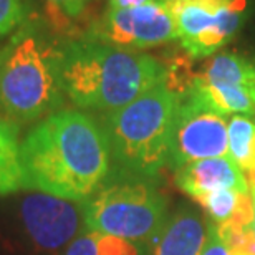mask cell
I'll return each mask as SVG.
<instances>
[{"mask_svg": "<svg viewBox=\"0 0 255 255\" xmlns=\"http://www.w3.org/2000/svg\"><path fill=\"white\" fill-rule=\"evenodd\" d=\"M196 80L211 85L255 83V63L232 53H219L209 60Z\"/></svg>", "mask_w": 255, "mask_h": 255, "instance_id": "obj_13", "label": "cell"}, {"mask_svg": "<svg viewBox=\"0 0 255 255\" xmlns=\"http://www.w3.org/2000/svg\"><path fill=\"white\" fill-rule=\"evenodd\" d=\"M201 255H234L227 249L226 244L222 242V239L219 237L216 224L212 221H209V224H207V241H206V246H204Z\"/></svg>", "mask_w": 255, "mask_h": 255, "instance_id": "obj_20", "label": "cell"}, {"mask_svg": "<svg viewBox=\"0 0 255 255\" xmlns=\"http://www.w3.org/2000/svg\"><path fill=\"white\" fill-rule=\"evenodd\" d=\"M167 201L151 181L137 177L106 182L85 201L86 231L149 246L167 221Z\"/></svg>", "mask_w": 255, "mask_h": 255, "instance_id": "obj_5", "label": "cell"}, {"mask_svg": "<svg viewBox=\"0 0 255 255\" xmlns=\"http://www.w3.org/2000/svg\"><path fill=\"white\" fill-rule=\"evenodd\" d=\"M229 156L227 120L214 113L187 93L179 101L174 118L167 166L172 171L194 161Z\"/></svg>", "mask_w": 255, "mask_h": 255, "instance_id": "obj_8", "label": "cell"}, {"mask_svg": "<svg viewBox=\"0 0 255 255\" xmlns=\"http://www.w3.org/2000/svg\"><path fill=\"white\" fill-rule=\"evenodd\" d=\"M23 191L85 202L113 169L100 123L80 110H58L38 121L20 144Z\"/></svg>", "mask_w": 255, "mask_h": 255, "instance_id": "obj_1", "label": "cell"}, {"mask_svg": "<svg viewBox=\"0 0 255 255\" xmlns=\"http://www.w3.org/2000/svg\"><path fill=\"white\" fill-rule=\"evenodd\" d=\"M30 0H0V37L15 32L30 17Z\"/></svg>", "mask_w": 255, "mask_h": 255, "instance_id": "obj_19", "label": "cell"}, {"mask_svg": "<svg viewBox=\"0 0 255 255\" xmlns=\"http://www.w3.org/2000/svg\"><path fill=\"white\" fill-rule=\"evenodd\" d=\"M93 0H45L50 25L55 32H66V28L80 20Z\"/></svg>", "mask_w": 255, "mask_h": 255, "instance_id": "obj_16", "label": "cell"}, {"mask_svg": "<svg viewBox=\"0 0 255 255\" xmlns=\"http://www.w3.org/2000/svg\"><path fill=\"white\" fill-rule=\"evenodd\" d=\"M176 184L196 201L221 189L251 192L244 171L229 156L189 162L176 171Z\"/></svg>", "mask_w": 255, "mask_h": 255, "instance_id": "obj_9", "label": "cell"}, {"mask_svg": "<svg viewBox=\"0 0 255 255\" xmlns=\"http://www.w3.org/2000/svg\"><path fill=\"white\" fill-rule=\"evenodd\" d=\"M189 95L221 116H255V83L251 85H211L194 78Z\"/></svg>", "mask_w": 255, "mask_h": 255, "instance_id": "obj_11", "label": "cell"}, {"mask_svg": "<svg viewBox=\"0 0 255 255\" xmlns=\"http://www.w3.org/2000/svg\"><path fill=\"white\" fill-rule=\"evenodd\" d=\"M207 241V227L192 209H179L167 217L149 244L151 255H201Z\"/></svg>", "mask_w": 255, "mask_h": 255, "instance_id": "obj_10", "label": "cell"}, {"mask_svg": "<svg viewBox=\"0 0 255 255\" xmlns=\"http://www.w3.org/2000/svg\"><path fill=\"white\" fill-rule=\"evenodd\" d=\"M62 40L37 15H30L0 47V116L13 123H38L62 110Z\"/></svg>", "mask_w": 255, "mask_h": 255, "instance_id": "obj_3", "label": "cell"}, {"mask_svg": "<svg viewBox=\"0 0 255 255\" xmlns=\"http://www.w3.org/2000/svg\"><path fill=\"white\" fill-rule=\"evenodd\" d=\"M60 71L66 98L103 115L129 105L166 78L164 63L151 55L85 37L62 40Z\"/></svg>", "mask_w": 255, "mask_h": 255, "instance_id": "obj_2", "label": "cell"}, {"mask_svg": "<svg viewBox=\"0 0 255 255\" xmlns=\"http://www.w3.org/2000/svg\"><path fill=\"white\" fill-rule=\"evenodd\" d=\"M63 255H151V252L146 244L85 231L70 244Z\"/></svg>", "mask_w": 255, "mask_h": 255, "instance_id": "obj_14", "label": "cell"}, {"mask_svg": "<svg viewBox=\"0 0 255 255\" xmlns=\"http://www.w3.org/2000/svg\"><path fill=\"white\" fill-rule=\"evenodd\" d=\"M22 229L32 246L47 255L62 254L86 231L85 202L27 191L18 206Z\"/></svg>", "mask_w": 255, "mask_h": 255, "instance_id": "obj_7", "label": "cell"}, {"mask_svg": "<svg viewBox=\"0 0 255 255\" xmlns=\"http://www.w3.org/2000/svg\"><path fill=\"white\" fill-rule=\"evenodd\" d=\"M147 2H152V0H108V3H110L108 8H115V10L132 8V7H139V5H144Z\"/></svg>", "mask_w": 255, "mask_h": 255, "instance_id": "obj_21", "label": "cell"}, {"mask_svg": "<svg viewBox=\"0 0 255 255\" xmlns=\"http://www.w3.org/2000/svg\"><path fill=\"white\" fill-rule=\"evenodd\" d=\"M252 199H254V206H255V191H251ZM254 232H255V217H254Z\"/></svg>", "mask_w": 255, "mask_h": 255, "instance_id": "obj_23", "label": "cell"}, {"mask_svg": "<svg viewBox=\"0 0 255 255\" xmlns=\"http://www.w3.org/2000/svg\"><path fill=\"white\" fill-rule=\"evenodd\" d=\"M244 174H246L249 189H251V191H255V167H252V169H249L247 172H244Z\"/></svg>", "mask_w": 255, "mask_h": 255, "instance_id": "obj_22", "label": "cell"}, {"mask_svg": "<svg viewBox=\"0 0 255 255\" xmlns=\"http://www.w3.org/2000/svg\"><path fill=\"white\" fill-rule=\"evenodd\" d=\"M239 194L241 192H237L234 189H221V191L209 192L206 196H202L201 199H197V201L202 204V207L206 209L207 214L211 216L212 222L224 224L231 219L234 211H236Z\"/></svg>", "mask_w": 255, "mask_h": 255, "instance_id": "obj_17", "label": "cell"}, {"mask_svg": "<svg viewBox=\"0 0 255 255\" xmlns=\"http://www.w3.org/2000/svg\"><path fill=\"white\" fill-rule=\"evenodd\" d=\"M182 96L164 81L101 120L113 166L126 177L156 179L169 159L171 134Z\"/></svg>", "mask_w": 255, "mask_h": 255, "instance_id": "obj_4", "label": "cell"}, {"mask_svg": "<svg viewBox=\"0 0 255 255\" xmlns=\"http://www.w3.org/2000/svg\"><path fill=\"white\" fill-rule=\"evenodd\" d=\"M229 157L244 172L255 167V116L232 115L227 123Z\"/></svg>", "mask_w": 255, "mask_h": 255, "instance_id": "obj_15", "label": "cell"}, {"mask_svg": "<svg viewBox=\"0 0 255 255\" xmlns=\"http://www.w3.org/2000/svg\"><path fill=\"white\" fill-rule=\"evenodd\" d=\"M85 38L136 52L172 42L177 28L166 0H152L132 8H108L90 25Z\"/></svg>", "mask_w": 255, "mask_h": 255, "instance_id": "obj_6", "label": "cell"}, {"mask_svg": "<svg viewBox=\"0 0 255 255\" xmlns=\"http://www.w3.org/2000/svg\"><path fill=\"white\" fill-rule=\"evenodd\" d=\"M20 126L0 116V197L23 191Z\"/></svg>", "mask_w": 255, "mask_h": 255, "instance_id": "obj_12", "label": "cell"}, {"mask_svg": "<svg viewBox=\"0 0 255 255\" xmlns=\"http://www.w3.org/2000/svg\"><path fill=\"white\" fill-rule=\"evenodd\" d=\"M216 224V222H214ZM219 237L234 255H255V232L252 227H231L216 224Z\"/></svg>", "mask_w": 255, "mask_h": 255, "instance_id": "obj_18", "label": "cell"}]
</instances>
